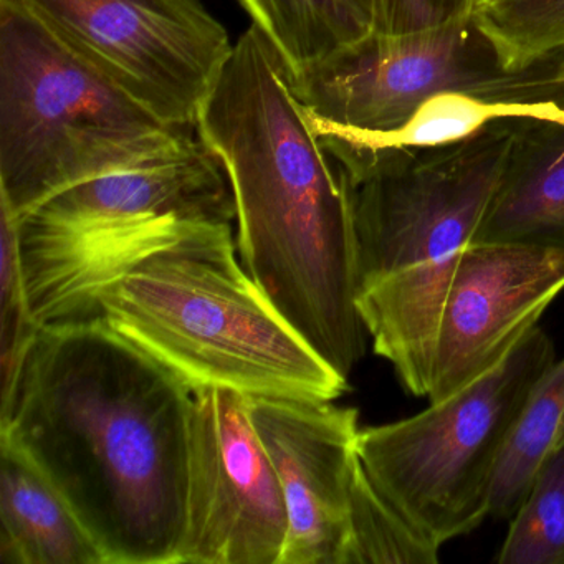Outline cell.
Listing matches in <instances>:
<instances>
[{
	"label": "cell",
	"mask_w": 564,
	"mask_h": 564,
	"mask_svg": "<svg viewBox=\"0 0 564 564\" xmlns=\"http://www.w3.org/2000/svg\"><path fill=\"white\" fill-rule=\"evenodd\" d=\"M194 392L101 316L45 323L2 399L11 438L107 564H176Z\"/></svg>",
	"instance_id": "1"
},
{
	"label": "cell",
	"mask_w": 564,
	"mask_h": 564,
	"mask_svg": "<svg viewBox=\"0 0 564 564\" xmlns=\"http://www.w3.org/2000/svg\"><path fill=\"white\" fill-rule=\"evenodd\" d=\"M95 308L193 392L335 401L349 389L237 262L230 223L141 260L97 293Z\"/></svg>",
	"instance_id": "4"
},
{
	"label": "cell",
	"mask_w": 564,
	"mask_h": 564,
	"mask_svg": "<svg viewBox=\"0 0 564 564\" xmlns=\"http://www.w3.org/2000/svg\"><path fill=\"white\" fill-rule=\"evenodd\" d=\"M518 121L437 147L319 134L351 200L359 315L376 355L415 398H427L448 289L503 176Z\"/></svg>",
	"instance_id": "3"
},
{
	"label": "cell",
	"mask_w": 564,
	"mask_h": 564,
	"mask_svg": "<svg viewBox=\"0 0 564 564\" xmlns=\"http://www.w3.org/2000/svg\"><path fill=\"white\" fill-rule=\"evenodd\" d=\"M564 437V358L538 379L498 462L488 495V517L511 518L538 468Z\"/></svg>",
	"instance_id": "16"
},
{
	"label": "cell",
	"mask_w": 564,
	"mask_h": 564,
	"mask_svg": "<svg viewBox=\"0 0 564 564\" xmlns=\"http://www.w3.org/2000/svg\"><path fill=\"white\" fill-rule=\"evenodd\" d=\"M299 77L375 31L372 0H240Z\"/></svg>",
	"instance_id": "15"
},
{
	"label": "cell",
	"mask_w": 564,
	"mask_h": 564,
	"mask_svg": "<svg viewBox=\"0 0 564 564\" xmlns=\"http://www.w3.org/2000/svg\"><path fill=\"white\" fill-rule=\"evenodd\" d=\"M196 133L229 180L243 269L323 361L355 365L368 332L348 186L257 25L234 44Z\"/></svg>",
	"instance_id": "2"
},
{
	"label": "cell",
	"mask_w": 564,
	"mask_h": 564,
	"mask_svg": "<svg viewBox=\"0 0 564 564\" xmlns=\"http://www.w3.org/2000/svg\"><path fill=\"white\" fill-rule=\"evenodd\" d=\"M553 84L564 90V58L556 62L553 67Z\"/></svg>",
	"instance_id": "21"
},
{
	"label": "cell",
	"mask_w": 564,
	"mask_h": 564,
	"mask_svg": "<svg viewBox=\"0 0 564 564\" xmlns=\"http://www.w3.org/2000/svg\"><path fill=\"white\" fill-rule=\"evenodd\" d=\"M41 323L32 316L22 269L18 219L0 203V379L2 399L18 382Z\"/></svg>",
	"instance_id": "19"
},
{
	"label": "cell",
	"mask_w": 564,
	"mask_h": 564,
	"mask_svg": "<svg viewBox=\"0 0 564 564\" xmlns=\"http://www.w3.org/2000/svg\"><path fill=\"white\" fill-rule=\"evenodd\" d=\"M471 243L564 252V120L523 118Z\"/></svg>",
	"instance_id": "13"
},
{
	"label": "cell",
	"mask_w": 564,
	"mask_h": 564,
	"mask_svg": "<svg viewBox=\"0 0 564 564\" xmlns=\"http://www.w3.org/2000/svg\"><path fill=\"white\" fill-rule=\"evenodd\" d=\"M18 0H0V203L21 220L55 194L189 144Z\"/></svg>",
	"instance_id": "5"
},
{
	"label": "cell",
	"mask_w": 564,
	"mask_h": 564,
	"mask_svg": "<svg viewBox=\"0 0 564 564\" xmlns=\"http://www.w3.org/2000/svg\"><path fill=\"white\" fill-rule=\"evenodd\" d=\"M234 219L226 171L199 138L68 187L18 220L32 316L41 325L97 316L105 285L189 234Z\"/></svg>",
	"instance_id": "6"
},
{
	"label": "cell",
	"mask_w": 564,
	"mask_h": 564,
	"mask_svg": "<svg viewBox=\"0 0 564 564\" xmlns=\"http://www.w3.org/2000/svg\"><path fill=\"white\" fill-rule=\"evenodd\" d=\"M554 359L553 339L536 325L500 365L455 394L412 417L359 429L356 451L372 485L438 550L488 517L498 462Z\"/></svg>",
	"instance_id": "7"
},
{
	"label": "cell",
	"mask_w": 564,
	"mask_h": 564,
	"mask_svg": "<svg viewBox=\"0 0 564 564\" xmlns=\"http://www.w3.org/2000/svg\"><path fill=\"white\" fill-rule=\"evenodd\" d=\"M0 563L107 564L64 495L0 435Z\"/></svg>",
	"instance_id": "14"
},
{
	"label": "cell",
	"mask_w": 564,
	"mask_h": 564,
	"mask_svg": "<svg viewBox=\"0 0 564 564\" xmlns=\"http://www.w3.org/2000/svg\"><path fill=\"white\" fill-rule=\"evenodd\" d=\"M465 0H372L375 31L405 34L434 28L451 18Z\"/></svg>",
	"instance_id": "20"
},
{
	"label": "cell",
	"mask_w": 564,
	"mask_h": 564,
	"mask_svg": "<svg viewBox=\"0 0 564 564\" xmlns=\"http://www.w3.org/2000/svg\"><path fill=\"white\" fill-rule=\"evenodd\" d=\"M553 72L511 75L474 22V0L441 24L405 34L372 31L315 67L290 77L318 134L371 140L404 127L417 108L442 91H468L503 100L564 95Z\"/></svg>",
	"instance_id": "8"
},
{
	"label": "cell",
	"mask_w": 564,
	"mask_h": 564,
	"mask_svg": "<svg viewBox=\"0 0 564 564\" xmlns=\"http://www.w3.org/2000/svg\"><path fill=\"white\" fill-rule=\"evenodd\" d=\"M167 123L196 131L232 52L200 0H18Z\"/></svg>",
	"instance_id": "9"
},
{
	"label": "cell",
	"mask_w": 564,
	"mask_h": 564,
	"mask_svg": "<svg viewBox=\"0 0 564 564\" xmlns=\"http://www.w3.org/2000/svg\"><path fill=\"white\" fill-rule=\"evenodd\" d=\"M474 22L507 74L564 58V0H474Z\"/></svg>",
	"instance_id": "17"
},
{
	"label": "cell",
	"mask_w": 564,
	"mask_h": 564,
	"mask_svg": "<svg viewBox=\"0 0 564 564\" xmlns=\"http://www.w3.org/2000/svg\"><path fill=\"white\" fill-rule=\"evenodd\" d=\"M289 534L285 497L250 419L249 395L194 392L186 528L176 564H280Z\"/></svg>",
	"instance_id": "10"
},
{
	"label": "cell",
	"mask_w": 564,
	"mask_h": 564,
	"mask_svg": "<svg viewBox=\"0 0 564 564\" xmlns=\"http://www.w3.org/2000/svg\"><path fill=\"white\" fill-rule=\"evenodd\" d=\"M249 411L285 497L280 564L348 563L358 411L286 398H249Z\"/></svg>",
	"instance_id": "11"
},
{
	"label": "cell",
	"mask_w": 564,
	"mask_h": 564,
	"mask_svg": "<svg viewBox=\"0 0 564 564\" xmlns=\"http://www.w3.org/2000/svg\"><path fill=\"white\" fill-rule=\"evenodd\" d=\"M500 564H564V437L544 457L510 518Z\"/></svg>",
	"instance_id": "18"
},
{
	"label": "cell",
	"mask_w": 564,
	"mask_h": 564,
	"mask_svg": "<svg viewBox=\"0 0 564 564\" xmlns=\"http://www.w3.org/2000/svg\"><path fill=\"white\" fill-rule=\"evenodd\" d=\"M564 290V252L518 243H470L438 323L429 402L500 365Z\"/></svg>",
	"instance_id": "12"
}]
</instances>
